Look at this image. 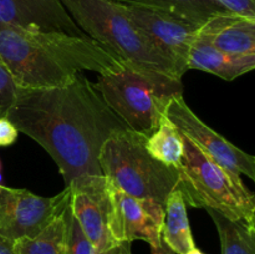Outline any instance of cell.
<instances>
[{
	"mask_svg": "<svg viewBox=\"0 0 255 254\" xmlns=\"http://www.w3.org/2000/svg\"><path fill=\"white\" fill-rule=\"evenodd\" d=\"M6 117L50 154L65 187L79 177L102 174V144L111 134L127 129L81 72L62 86L19 89Z\"/></svg>",
	"mask_w": 255,
	"mask_h": 254,
	"instance_id": "1",
	"label": "cell"
},
{
	"mask_svg": "<svg viewBox=\"0 0 255 254\" xmlns=\"http://www.w3.org/2000/svg\"><path fill=\"white\" fill-rule=\"evenodd\" d=\"M0 61L19 89L36 90L67 84L81 71L110 75L125 64L91 37L62 32L29 31L0 24Z\"/></svg>",
	"mask_w": 255,
	"mask_h": 254,
	"instance_id": "2",
	"label": "cell"
},
{
	"mask_svg": "<svg viewBox=\"0 0 255 254\" xmlns=\"http://www.w3.org/2000/svg\"><path fill=\"white\" fill-rule=\"evenodd\" d=\"M94 85L127 128L144 137L156 131L169 102L183 95L179 79L127 64L119 72L99 75Z\"/></svg>",
	"mask_w": 255,
	"mask_h": 254,
	"instance_id": "3",
	"label": "cell"
},
{
	"mask_svg": "<svg viewBox=\"0 0 255 254\" xmlns=\"http://www.w3.org/2000/svg\"><path fill=\"white\" fill-rule=\"evenodd\" d=\"M77 26L124 64L181 80L173 62L137 29L112 0H60Z\"/></svg>",
	"mask_w": 255,
	"mask_h": 254,
	"instance_id": "4",
	"label": "cell"
},
{
	"mask_svg": "<svg viewBox=\"0 0 255 254\" xmlns=\"http://www.w3.org/2000/svg\"><path fill=\"white\" fill-rule=\"evenodd\" d=\"M183 136V134H182ZM184 153L178 171L184 202L193 208H209L255 228V196L241 176L227 171L183 136Z\"/></svg>",
	"mask_w": 255,
	"mask_h": 254,
	"instance_id": "5",
	"label": "cell"
},
{
	"mask_svg": "<svg viewBox=\"0 0 255 254\" xmlns=\"http://www.w3.org/2000/svg\"><path fill=\"white\" fill-rule=\"evenodd\" d=\"M146 138L128 128L111 134L100 151V168L115 188L164 204L178 183V171L152 157L144 146Z\"/></svg>",
	"mask_w": 255,
	"mask_h": 254,
	"instance_id": "6",
	"label": "cell"
},
{
	"mask_svg": "<svg viewBox=\"0 0 255 254\" xmlns=\"http://www.w3.org/2000/svg\"><path fill=\"white\" fill-rule=\"evenodd\" d=\"M69 201V187L54 197H41L0 184V237L10 242L35 237L64 211Z\"/></svg>",
	"mask_w": 255,
	"mask_h": 254,
	"instance_id": "7",
	"label": "cell"
},
{
	"mask_svg": "<svg viewBox=\"0 0 255 254\" xmlns=\"http://www.w3.org/2000/svg\"><path fill=\"white\" fill-rule=\"evenodd\" d=\"M116 2V1H115ZM120 11L176 66L179 76L187 71L188 54L201 25L156 7L116 2Z\"/></svg>",
	"mask_w": 255,
	"mask_h": 254,
	"instance_id": "8",
	"label": "cell"
},
{
	"mask_svg": "<svg viewBox=\"0 0 255 254\" xmlns=\"http://www.w3.org/2000/svg\"><path fill=\"white\" fill-rule=\"evenodd\" d=\"M107 181V179H106ZM109 191V231L115 242L141 239L151 246L152 252L162 244L164 204L149 198L129 196L107 182Z\"/></svg>",
	"mask_w": 255,
	"mask_h": 254,
	"instance_id": "9",
	"label": "cell"
},
{
	"mask_svg": "<svg viewBox=\"0 0 255 254\" xmlns=\"http://www.w3.org/2000/svg\"><path fill=\"white\" fill-rule=\"evenodd\" d=\"M166 116L176 125L183 136L191 139L207 156L216 161L227 171L238 176L246 174L252 181L255 179V158L242 151L202 121L193 111L183 95L174 97L166 110Z\"/></svg>",
	"mask_w": 255,
	"mask_h": 254,
	"instance_id": "10",
	"label": "cell"
},
{
	"mask_svg": "<svg viewBox=\"0 0 255 254\" xmlns=\"http://www.w3.org/2000/svg\"><path fill=\"white\" fill-rule=\"evenodd\" d=\"M70 208L95 252L110 248L115 242L109 231V191L104 174L82 176L70 183Z\"/></svg>",
	"mask_w": 255,
	"mask_h": 254,
	"instance_id": "11",
	"label": "cell"
},
{
	"mask_svg": "<svg viewBox=\"0 0 255 254\" xmlns=\"http://www.w3.org/2000/svg\"><path fill=\"white\" fill-rule=\"evenodd\" d=\"M0 24L87 37L60 0H0Z\"/></svg>",
	"mask_w": 255,
	"mask_h": 254,
	"instance_id": "12",
	"label": "cell"
},
{
	"mask_svg": "<svg viewBox=\"0 0 255 254\" xmlns=\"http://www.w3.org/2000/svg\"><path fill=\"white\" fill-rule=\"evenodd\" d=\"M197 35L231 56L255 55V19L223 12L202 24Z\"/></svg>",
	"mask_w": 255,
	"mask_h": 254,
	"instance_id": "13",
	"label": "cell"
},
{
	"mask_svg": "<svg viewBox=\"0 0 255 254\" xmlns=\"http://www.w3.org/2000/svg\"><path fill=\"white\" fill-rule=\"evenodd\" d=\"M188 70L209 72L226 81L252 71L255 67V55L249 56H231L209 44L203 37L196 35L188 54Z\"/></svg>",
	"mask_w": 255,
	"mask_h": 254,
	"instance_id": "14",
	"label": "cell"
},
{
	"mask_svg": "<svg viewBox=\"0 0 255 254\" xmlns=\"http://www.w3.org/2000/svg\"><path fill=\"white\" fill-rule=\"evenodd\" d=\"M162 242L176 254H187L196 247L189 226L187 204L181 191L174 188L164 202Z\"/></svg>",
	"mask_w": 255,
	"mask_h": 254,
	"instance_id": "15",
	"label": "cell"
},
{
	"mask_svg": "<svg viewBox=\"0 0 255 254\" xmlns=\"http://www.w3.org/2000/svg\"><path fill=\"white\" fill-rule=\"evenodd\" d=\"M70 206L55 217L35 237H24L14 242L16 254H65L69 232Z\"/></svg>",
	"mask_w": 255,
	"mask_h": 254,
	"instance_id": "16",
	"label": "cell"
},
{
	"mask_svg": "<svg viewBox=\"0 0 255 254\" xmlns=\"http://www.w3.org/2000/svg\"><path fill=\"white\" fill-rule=\"evenodd\" d=\"M144 146L152 157L166 166L177 168L183 159V136L166 115L161 119L156 131L147 137Z\"/></svg>",
	"mask_w": 255,
	"mask_h": 254,
	"instance_id": "17",
	"label": "cell"
},
{
	"mask_svg": "<svg viewBox=\"0 0 255 254\" xmlns=\"http://www.w3.org/2000/svg\"><path fill=\"white\" fill-rule=\"evenodd\" d=\"M213 219L221 241L222 254H255V228L233 221L213 209H206Z\"/></svg>",
	"mask_w": 255,
	"mask_h": 254,
	"instance_id": "18",
	"label": "cell"
},
{
	"mask_svg": "<svg viewBox=\"0 0 255 254\" xmlns=\"http://www.w3.org/2000/svg\"><path fill=\"white\" fill-rule=\"evenodd\" d=\"M121 4H134L156 7L202 25L212 16L228 12L211 0H112Z\"/></svg>",
	"mask_w": 255,
	"mask_h": 254,
	"instance_id": "19",
	"label": "cell"
},
{
	"mask_svg": "<svg viewBox=\"0 0 255 254\" xmlns=\"http://www.w3.org/2000/svg\"><path fill=\"white\" fill-rule=\"evenodd\" d=\"M70 206V204H69ZM94 247L90 243L87 237L82 232L81 227L77 223L76 218L72 214L71 208L69 212V232H67L66 252L65 254H95Z\"/></svg>",
	"mask_w": 255,
	"mask_h": 254,
	"instance_id": "20",
	"label": "cell"
},
{
	"mask_svg": "<svg viewBox=\"0 0 255 254\" xmlns=\"http://www.w3.org/2000/svg\"><path fill=\"white\" fill-rule=\"evenodd\" d=\"M17 87L7 67L0 61V116H6L10 107L16 101Z\"/></svg>",
	"mask_w": 255,
	"mask_h": 254,
	"instance_id": "21",
	"label": "cell"
},
{
	"mask_svg": "<svg viewBox=\"0 0 255 254\" xmlns=\"http://www.w3.org/2000/svg\"><path fill=\"white\" fill-rule=\"evenodd\" d=\"M226 11L239 16L255 19V0H211Z\"/></svg>",
	"mask_w": 255,
	"mask_h": 254,
	"instance_id": "22",
	"label": "cell"
},
{
	"mask_svg": "<svg viewBox=\"0 0 255 254\" xmlns=\"http://www.w3.org/2000/svg\"><path fill=\"white\" fill-rule=\"evenodd\" d=\"M19 129L6 116H0V147H9L17 141Z\"/></svg>",
	"mask_w": 255,
	"mask_h": 254,
	"instance_id": "23",
	"label": "cell"
},
{
	"mask_svg": "<svg viewBox=\"0 0 255 254\" xmlns=\"http://www.w3.org/2000/svg\"><path fill=\"white\" fill-rule=\"evenodd\" d=\"M95 254H132L129 242H119L105 251L96 252Z\"/></svg>",
	"mask_w": 255,
	"mask_h": 254,
	"instance_id": "24",
	"label": "cell"
},
{
	"mask_svg": "<svg viewBox=\"0 0 255 254\" xmlns=\"http://www.w3.org/2000/svg\"><path fill=\"white\" fill-rule=\"evenodd\" d=\"M0 254H16L14 242H10L0 237Z\"/></svg>",
	"mask_w": 255,
	"mask_h": 254,
	"instance_id": "25",
	"label": "cell"
},
{
	"mask_svg": "<svg viewBox=\"0 0 255 254\" xmlns=\"http://www.w3.org/2000/svg\"><path fill=\"white\" fill-rule=\"evenodd\" d=\"M152 254H176V253H174L173 251H171V249H169L168 247L162 242L161 247H159L158 249H156L154 252H152Z\"/></svg>",
	"mask_w": 255,
	"mask_h": 254,
	"instance_id": "26",
	"label": "cell"
},
{
	"mask_svg": "<svg viewBox=\"0 0 255 254\" xmlns=\"http://www.w3.org/2000/svg\"><path fill=\"white\" fill-rule=\"evenodd\" d=\"M187 254H204V253L201 251V249H198L197 247H194V248L192 249V251H189Z\"/></svg>",
	"mask_w": 255,
	"mask_h": 254,
	"instance_id": "27",
	"label": "cell"
},
{
	"mask_svg": "<svg viewBox=\"0 0 255 254\" xmlns=\"http://www.w3.org/2000/svg\"><path fill=\"white\" fill-rule=\"evenodd\" d=\"M0 172H1V162H0ZM0 181H1V173H0Z\"/></svg>",
	"mask_w": 255,
	"mask_h": 254,
	"instance_id": "28",
	"label": "cell"
}]
</instances>
